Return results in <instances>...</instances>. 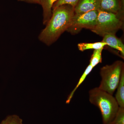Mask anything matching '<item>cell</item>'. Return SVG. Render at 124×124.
Returning a JSON list of instances; mask_svg holds the SVG:
<instances>
[{
	"mask_svg": "<svg viewBox=\"0 0 124 124\" xmlns=\"http://www.w3.org/2000/svg\"><path fill=\"white\" fill-rule=\"evenodd\" d=\"M74 14V7L70 5H62L53 10L51 18L38 36L40 41L48 46L57 41L67 31Z\"/></svg>",
	"mask_w": 124,
	"mask_h": 124,
	"instance_id": "1",
	"label": "cell"
},
{
	"mask_svg": "<svg viewBox=\"0 0 124 124\" xmlns=\"http://www.w3.org/2000/svg\"><path fill=\"white\" fill-rule=\"evenodd\" d=\"M89 100L100 110L103 124H110L115 116L119 107L115 98L113 95L96 87L89 91Z\"/></svg>",
	"mask_w": 124,
	"mask_h": 124,
	"instance_id": "2",
	"label": "cell"
},
{
	"mask_svg": "<svg viewBox=\"0 0 124 124\" xmlns=\"http://www.w3.org/2000/svg\"><path fill=\"white\" fill-rule=\"evenodd\" d=\"M124 26V13L115 14L98 10L97 24L91 30L94 33L103 37L116 34Z\"/></svg>",
	"mask_w": 124,
	"mask_h": 124,
	"instance_id": "3",
	"label": "cell"
},
{
	"mask_svg": "<svg viewBox=\"0 0 124 124\" xmlns=\"http://www.w3.org/2000/svg\"><path fill=\"white\" fill-rule=\"evenodd\" d=\"M124 70V62L121 60H117L112 64L102 67L100 70L101 80L98 87L113 95L117 89Z\"/></svg>",
	"mask_w": 124,
	"mask_h": 124,
	"instance_id": "4",
	"label": "cell"
},
{
	"mask_svg": "<svg viewBox=\"0 0 124 124\" xmlns=\"http://www.w3.org/2000/svg\"><path fill=\"white\" fill-rule=\"evenodd\" d=\"M98 11L93 10L81 14H75L67 31L76 35L82 29L93 30L97 24Z\"/></svg>",
	"mask_w": 124,
	"mask_h": 124,
	"instance_id": "5",
	"label": "cell"
},
{
	"mask_svg": "<svg viewBox=\"0 0 124 124\" xmlns=\"http://www.w3.org/2000/svg\"><path fill=\"white\" fill-rule=\"evenodd\" d=\"M99 10L113 13H124V0H99Z\"/></svg>",
	"mask_w": 124,
	"mask_h": 124,
	"instance_id": "6",
	"label": "cell"
},
{
	"mask_svg": "<svg viewBox=\"0 0 124 124\" xmlns=\"http://www.w3.org/2000/svg\"><path fill=\"white\" fill-rule=\"evenodd\" d=\"M99 10V0H79L74 7L76 14H81L93 10Z\"/></svg>",
	"mask_w": 124,
	"mask_h": 124,
	"instance_id": "7",
	"label": "cell"
},
{
	"mask_svg": "<svg viewBox=\"0 0 124 124\" xmlns=\"http://www.w3.org/2000/svg\"><path fill=\"white\" fill-rule=\"evenodd\" d=\"M103 42H105L107 45L119 51L120 56L122 58H124V45L122 40L117 38L116 34H109L103 37Z\"/></svg>",
	"mask_w": 124,
	"mask_h": 124,
	"instance_id": "8",
	"label": "cell"
},
{
	"mask_svg": "<svg viewBox=\"0 0 124 124\" xmlns=\"http://www.w3.org/2000/svg\"><path fill=\"white\" fill-rule=\"evenodd\" d=\"M58 0H41L40 4L43 10V24L46 25L50 19L52 15L53 6Z\"/></svg>",
	"mask_w": 124,
	"mask_h": 124,
	"instance_id": "9",
	"label": "cell"
},
{
	"mask_svg": "<svg viewBox=\"0 0 124 124\" xmlns=\"http://www.w3.org/2000/svg\"><path fill=\"white\" fill-rule=\"evenodd\" d=\"M115 99L119 107L124 108V70L122 71L119 83L117 88Z\"/></svg>",
	"mask_w": 124,
	"mask_h": 124,
	"instance_id": "10",
	"label": "cell"
},
{
	"mask_svg": "<svg viewBox=\"0 0 124 124\" xmlns=\"http://www.w3.org/2000/svg\"><path fill=\"white\" fill-rule=\"evenodd\" d=\"M107 45L105 42L101 41L94 43H79L78 44V47L80 51H84L87 50H97L100 49H104V47Z\"/></svg>",
	"mask_w": 124,
	"mask_h": 124,
	"instance_id": "11",
	"label": "cell"
},
{
	"mask_svg": "<svg viewBox=\"0 0 124 124\" xmlns=\"http://www.w3.org/2000/svg\"><path fill=\"white\" fill-rule=\"evenodd\" d=\"M93 68L91 66V65L90 64H89L88 66V67H86V69H85V71L84 72L82 75L81 76V77L80 78L78 82L76 85L73 89V90L70 93L69 95H68L66 101V103L67 104H69L70 103L72 99L73 98L75 92L76 91L78 87L82 84V82L84 81L85 80V79L86 77L91 72Z\"/></svg>",
	"mask_w": 124,
	"mask_h": 124,
	"instance_id": "12",
	"label": "cell"
},
{
	"mask_svg": "<svg viewBox=\"0 0 124 124\" xmlns=\"http://www.w3.org/2000/svg\"><path fill=\"white\" fill-rule=\"evenodd\" d=\"M103 49L102 48L94 50L89 61V64L93 68L98 64L102 62V53Z\"/></svg>",
	"mask_w": 124,
	"mask_h": 124,
	"instance_id": "13",
	"label": "cell"
},
{
	"mask_svg": "<svg viewBox=\"0 0 124 124\" xmlns=\"http://www.w3.org/2000/svg\"><path fill=\"white\" fill-rule=\"evenodd\" d=\"M0 124H23V120L16 115L9 116L3 120Z\"/></svg>",
	"mask_w": 124,
	"mask_h": 124,
	"instance_id": "14",
	"label": "cell"
},
{
	"mask_svg": "<svg viewBox=\"0 0 124 124\" xmlns=\"http://www.w3.org/2000/svg\"><path fill=\"white\" fill-rule=\"evenodd\" d=\"M109 124H124V108L119 107L115 116Z\"/></svg>",
	"mask_w": 124,
	"mask_h": 124,
	"instance_id": "15",
	"label": "cell"
},
{
	"mask_svg": "<svg viewBox=\"0 0 124 124\" xmlns=\"http://www.w3.org/2000/svg\"><path fill=\"white\" fill-rule=\"evenodd\" d=\"M79 0H58L53 6L52 10L55 8L60 6L63 5L68 4L70 5L75 7L77 5Z\"/></svg>",
	"mask_w": 124,
	"mask_h": 124,
	"instance_id": "16",
	"label": "cell"
},
{
	"mask_svg": "<svg viewBox=\"0 0 124 124\" xmlns=\"http://www.w3.org/2000/svg\"><path fill=\"white\" fill-rule=\"evenodd\" d=\"M18 0V1H22V2H27L30 4H38L40 5L41 0Z\"/></svg>",
	"mask_w": 124,
	"mask_h": 124,
	"instance_id": "17",
	"label": "cell"
}]
</instances>
